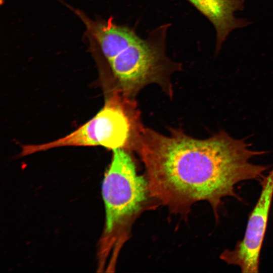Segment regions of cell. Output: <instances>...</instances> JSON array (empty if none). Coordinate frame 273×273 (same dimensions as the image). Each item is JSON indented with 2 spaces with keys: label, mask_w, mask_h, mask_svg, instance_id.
<instances>
[{
  "label": "cell",
  "mask_w": 273,
  "mask_h": 273,
  "mask_svg": "<svg viewBox=\"0 0 273 273\" xmlns=\"http://www.w3.org/2000/svg\"><path fill=\"white\" fill-rule=\"evenodd\" d=\"M135 150L145 165L151 196L177 210L207 201L216 217L223 198L240 200L237 184L261 180L268 169L250 162L265 151L251 150L244 140L224 131L200 140L179 130L164 135L144 127Z\"/></svg>",
  "instance_id": "cell-1"
},
{
  "label": "cell",
  "mask_w": 273,
  "mask_h": 273,
  "mask_svg": "<svg viewBox=\"0 0 273 273\" xmlns=\"http://www.w3.org/2000/svg\"><path fill=\"white\" fill-rule=\"evenodd\" d=\"M85 24L93 50L108 64L119 90L126 97H134L151 83H169L170 75L181 69L166 53L170 23L162 24L146 38L132 27L114 22L113 18L94 20L79 10L70 8Z\"/></svg>",
  "instance_id": "cell-2"
},
{
  "label": "cell",
  "mask_w": 273,
  "mask_h": 273,
  "mask_svg": "<svg viewBox=\"0 0 273 273\" xmlns=\"http://www.w3.org/2000/svg\"><path fill=\"white\" fill-rule=\"evenodd\" d=\"M144 128L134 99L116 89L106 99L102 109L76 130L51 142L23 146L21 155L64 146L134 149Z\"/></svg>",
  "instance_id": "cell-3"
},
{
  "label": "cell",
  "mask_w": 273,
  "mask_h": 273,
  "mask_svg": "<svg viewBox=\"0 0 273 273\" xmlns=\"http://www.w3.org/2000/svg\"><path fill=\"white\" fill-rule=\"evenodd\" d=\"M113 151L112 159L102 186L108 234L137 213L150 195L148 181L138 174L126 150Z\"/></svg>",
  "instance_id": "cell-4"
},
{
  "label": "cell",
  "mask_w": 273,
  "mask_h": 273,
  "mask_svg": "<svg viewBox=\"0 0 273 273\" xmlns=\"http://www.w3.org/2000/svg\"><path fill=\"white\" fill-rule=\"evenodd\" d=\"M261 183V191L250 214L244 238L233 249H225L220 256L228 264L239 266L243 273L259 271L260 251L273 197V168Z\"/></svg>",
  "instance_id": "cell-5"
},
{
  "label": "cell",
  "mask_w": 273,
  "mask_h": 273,
  "mask_svg": "<svg viewBox=\"0 0 273 273\" xmlns=\"http://www.w3.org/2000/svg\"><path fill=\"white\" fill-rule=\"evenodd\" d=\"M205 16L216 31L215 53L218 54L230 33L249 24L234 15L244 7V0H186Z\"/></svg>",
  "instance_id": "cell-6"
}]
</instances>
